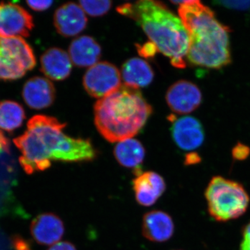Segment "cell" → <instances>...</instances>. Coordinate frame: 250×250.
<instances>
[{
  "instance_id": "7c38bea8",
  "label": "cell",
  "mask_w": 250,
  "mask_h": 250,
  "mask_svg": "<svg viewBox=\"0 0 250 250\" xmlns=\"http://www.w3.org/2000/svg\"><path fill=\"white\" fill-rule=\"evenodd\" d=\"M22 95L29 107L41 110L49 107L53 104L56 90L53 83L48 79L34 77L24 83Z\"/></svg>"
},
{
  "instance_id": "6da1fadb",
  "label": "cell",
  "mask_w": 250,
  "mask_h": 250,
  "mask_svg": "<svg viewBox=\"0 0 250 250\" xmlns=\"http://www.w3.org/2000/svg\"><path fill=\"white\" fill-rule=\"evenodd\" d=\"M66 124L53 117L37 115L29 120L25 132L14 140L21 153L19 162L27 174L48 169L53 161L93 160L97 153L90 140L74 139L62 132Z\"/></svg>"
},
{
  "instance_id": "7402d4cb",
  "label": "cell",
  "mask_w": 250,
  "mask_h": 250,
  "mask_svg": "<svg viewBox=\"0 0 250 250\" xmlns=\"http://www.w3.org/2000/svg\"><path fill=\"white\" fill-rule=\"evenodd\" d=\"M250 148L243 143H238L233 148L232 156L236 161H244L250 156Z\"/></svg>"
},
{
  "instance_id": "3957f363",
  "label": "cell",
  "mask_w": 250,
  "mask_h": 250,
  "mask_svg": "<svg viewBox=\"0 0 250 250\" xmlns=\"http://www.w3.org/2000/svg\"><path fill=\"white\" fill-rule=\"evenodd\" d=\"M123 16L134 20L141 26L158 51L170 59L177 68L187 66L186 59L190 38L180 18L160 2L143 0L117 8Z\"/></svg>"
},
{
  "instance_id": "8992f818",
  "label": "cell",
  "mask_w": 250,
  "mask_h": 250,
  "mask_svg": "<svg viewBox=\"0 0 250 250\" xmlns=\"http://www.w3.org/2000/svg\"><path fill=\"white\" fill-rule=\"evenodd\" d=\"M36 65L34 51L23 38L0 34V80L21 79Z\"/></svg>"
},
{
  "instance_id": "d4e9b609",
  "label": "cell",
  "mask_w": 250,
  "mask_h": 250,
  "mask_svg": "<svg viewBox=\"0 0 250 250\" xmlns=\"http://www.w3.org/2000/svg\"><path fill=\"white\" fill-rule=\"evenodd\" d=\"M239 250H250V221L243 229Z\"/></svg>"
},
{
  "instance_id": "30bf717a",
  "label": "cell",
  "mask_w": 250,
  "mask_h": 250,
  "mask_svg": "<svg viewBox=\"0 0 250 250\" xmlns=\"http://www.w3.org/2000/svg\"><path fill=\"white\" fill-rule=\"evenodd\" d=\"M166 101L174 113L188 114L200 106L202 94L195 83L187 80H180L171 85L167 90Z\"/></svg>"
},
{
  "instance_id": "9a60e30c",
  "label": "cell",
  "mask_w": 250,
  "mask_h": 250,
  "mask_svg": "<svg viewBox=\"0 0 250 250\" xmlns=\"http://www.w3.org/2000/svg\"><path fill=\"white\" fill-rule=\"evenodd\" d=\"M142 230L143 236L149 241H168L174 233L173 220L166 212L152 210L143 217Z\"/></svg>"
},
{
  "instance_id": "44dd1931",
  "label": "cell",
  "mask_w": 250,
  "mask_h": 250,
  "mask_svg": "<svg viewBox=\"0 0 250 250\" xmlns=\"http://www.w3.org/2000/svg\"><path fill=\"white\" fill-rule=\"evenodd\" d=\"M111 1H80V6L83 11L92 17H100L106 14L111 9Z\"/></svg>"
},
{
  "instance_id": "484cf974",
  "label": "cell",
  "mask_w": 250,
  "mask_h": 250,
  "mask_svg": "<svg viewBox=\"0 0 250 250\" xmlns=\"http://www.w3.org/2000/svg\"><path fill=\"white\" fill-rule=\"evenodd\" d=\"M27 4L31 9L36 11H43L49 9L52 4V1H27Z\"/></svg>"
},
{
  "instance_id": "2e32d148",
  "label": "cell",
  "mask_w": 250,
  "mask_h": 250,
  "mask_svg": "<svg viewBox=\"0 0 250 250\" xmlns=\"http://www.w3.org/2000/svg\"><path fill=\"white\" fill-rule=\"evenodd\" d=\"M72 67L69 54L63 49L52 47L41 56V70L49 80H65L70 76Z\"/></svg>"
},
{
  "instance_id": "8fae6325",
  "label": "cell",
  "mask_w": 250,
  "mask_h": 250,
  "mask_svg": "<svg viewBox=\"0 0 250 250\" xmlns=\"http://www.w3.org/2000/svg\"><path fill=\"white\" fill-rule=\"evenodd\" d=\"M54 24L61 35L72 37L84 30L86 27L87 18L80 5L69 2L62 5L56 11Z\"/></svg>"
},
{
  "instance_id": "5b68a950",
  "label": "cell",
  "mask_w": 250,
  "mask_h": 250,
  "mask_svg": "<svg viewBox=\"0 0 250 250\" xmlns=\"http://www.w3.org/2000/svg\"><path fill=\"white\" fill-rule=\"evenodd\" d=\"M210 216L218 222H228L246 213L250 201L248 192L235 181L215 176L205 191Z\"/></svg>"
},
{
  "instance_id": "277c9868",
  "label": "cell",
  "mask_w": 250,
  "mask_h": 250,
  "mask_svg": "<svg viewBox=\"0 0 250 250\" xmlns=\"http://www.w3.org/2000/svg\"><path fill=\"white\" fill-rule=\"evenodd\" d=\"M94 110L97 129L111 143L132 139L152 113L141 91L125 84L100 99Z\"/></svg>"
},
{
  "instance_id": "e0dca14e",
  "label": "cell",
  "mask_w": 250,
  "mask_h": 250,
  "mask_svg": "<svg viewBox=\"0 0 250 250\" xmlns=\"http://www.w3.org/2000/svg\"><path fill=\"white\" fill-rule=\"evenodd\" d=\"M101 47L97 41L88 36H82L72 41L69 47L70 60L77 67H92L101 57Z\"/></svg>"
},
{
  "instance_id": "5bb4252c",
  "label": "cell",
  "mask_w": 250,
  "mask_h": 250,
  "mask_svg": "<svg viewBox=\"0 0 250 250\" xmlns=\"http://www.w3.org/2000/svg\"><path fill=\"white\" fill-rule=\"evenodd\" d=\"M133 186L136 201L145 207L155 204L166 188L164 179L154 172H141L137 174Z\"/></svg>"
},
{
  "instance_id": "ba28073f",
  "label": "cell",
  "mask_w": 250,
  "mask_h": 250,
  "mask_svg": "<svg viewBox=\"0 0 250 250\" xmlns=\"http://www.w3.org/2000/svg\"><path fill=\"white\" fill-rule=\"evenodd\" d=\"M34 27L32 16L21 5L0 3V34L7 37H28Z\"/></svg>"
},
{
  "instance_id": "d6986e66",
  "label": "cell",
  "mask_w": 250,
  "mask_h": 250,
  "mask_svg": "<svg viewBox=\"0 0 250 250\" xmlns=\"http://www.w3.org/2000/svg\"><path fill=\"white\" fill-rule=\"evenodd\" d=\"M114 156L121 166L136 169L140 167L146 155L142 143L134 139L118 143L114 148Z\"/></svg>"
},
{
  "instance_id": "ffe728a7",
  "label": "cell",
  "mask_w": 250,
  "mask_h": 250,
  "mask_svg": "<svg viewBox=\"0 0 250 250\" xmlns=\"http://www.w3.org/2000/svg\"><path fill=\"white\" fill-rule=\"evenodd\" d=\"M24 119L22 105L10 100L0 102V130L11 132L21 127Z\"/></svg>"
},
{
  "instance_id": "4316f807",
  "label": "cell",
  "mask_w": 250,
  "mask_h": 250,
  "mask_svg": "<svg viewBox=\"0 0 250 250\" xmlns=\"http://www.w3.org/2000/svg\"><path fill=\"white\" fill-rule=\"evenodd\" d=\"M48 250H77L76 248L69 242H59L52 246Z\"/></svg>"
},
{
  "instance_id": "9c48e42d",
  "label": "cell",
  "mask_w": 250,
  "mask_h": 250,
  "mask_svg": "<svg viewBox=\"0 0 250 250\" xmlns=\"http://www.w3.org/2000/svg\"><path fill=\"white\" fill-rule=\"evenodd\" d=\"M168 119L172 123V139L180 149L192 151L202 146L205 139V131L197 118L191 116L177 118L171 115Z\"/></svg>"
},
{
  "instance_id": "7a4b0ae2",
  "label": "cell",
  "mask_w": 250,
  "mask_h": 250,
  "mask_svg": "<svg viewBox=\"0 0 250 250\" xmlns=\"http://www.w3.org/2000/svg\"><path fill=\"white\" fill-rule=\"evenodd\" d=\"M190 38L187 59L195 66L220 69L231 62L229 29L201 1H172Z\"/></svg>"
},
{
  "instance_id": "cb8c5ba5",
  "label": "cell",
  "mask_w": 250,
  "mask_h": 250,
  "mask_svg": "<svg viewBox=\"0 0 250 250\" xmlns=\"http://www.w3.org/2000/svg\"><path fill=\"white\" fill-rule=\"evenodd\" d=\"M138 52L140 55L146 58L154 57L158 52L157 47L152 42H148L143 45H138Z\"/></svg>"
},
{
  "instance_id": "ac0fdd59",
  "label": "cell",
  "mask_w": 250,
  "mask_h": 250,
  "mask_svg": "<svg viewBox=\"0 0 250 250\" xmlns=\"http://www.w3.org/2000/svg\"><path fill=\"white\" fill-rule=\"evenodd\" d=\"M121 76L125 85L139 89L152 83L154 72L146 61L131 58L123 64Z\"/></svg>"
},
{
  "instance_id": "52a82bcc",
  "label": "cell",
  "mask_w": 250,
  "mask_h": 250,
  "mask_svg": "<svg viewBox=\"0 0 250 250\" xmlns=\"http://www.w3.org/2000/svg\"><path fill=\"white\" fill-rule=\"evenodd\" d=\"M83 83L90 96L102 99L121 86V74L113 64L98 62L85 72Z\"/></svg>"
},
{
  "instance_id": "4fadbf2b",
  "label": "cell",
  "mask_w": 250,
  "mask_h": 250,
  "mask_svg": "<svg viewBox=\"0 0 250 250\" xmlns=\"http://www.w3.org/2000/svg\"><path fill=\"white\" fill-rule=\"evenodd\" d=\"M30 231L36 243L42 246H53L63 236L64 225L57 215L44 213L33 220Z\"/></svg>"
},
{
  "instance_id": "83f0119b",
  "label": "cell",
  "mask_w": 250,
  "mask_h": 250,
  "mask_svg": "<svg viewBox=\"0 0 250 250\" xmlns=\"http://www.w3.org/2000/svg\"><path fill=\"white\" fill-rule=\"evenodd\" d=\"M200 161H201V159L198 154L195 152L189 153L186 156L185 165H195V164H199Z\"/></svg>"
},
{
  "instance_id": "603a6c76",
  "label": "cell",
  "mask_w": 250,
  "mask_h": 250,
  "mask_svg": "<svg viewBox=\"0 0 250 250\" xmlns=\"http://www.w3.org/2000/svg\"><path fill=\"white\" fill-rule=\"evenodd\" d=\"M219 4L228 9L239 11L250 9V1H220Z\"/></svg>"
}]
</instances>
